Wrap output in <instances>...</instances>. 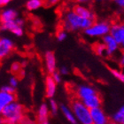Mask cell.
Returning <instances> with one entry per match:
<instances>
[{
    "instance_id": "obj_20",
    "label": "cell",
    "mask_w": 124,
    "mask_h": 124,
    "mask_svg": "<svg viewBox=\"0 0 124 124\" xmlns=\"http://www.w3.org/2000/svg\"><path fill=\"white\" fill-rule=\"evenodd\" d=\"M44 5L43 0H28L26 3V9L29 12H34L40 9Z\"/></svg>"
},
{
    "instance_id": "obj_25",
    "label": "cell",
    "mask_w": 124,
    "mask_h": 124,
    "mask_svg": "<svg viewBox=\"0 0 124 124\" xmlns=\"http://www.w3.org/2000/svg\"><path fill=\"white\" fill-rule=\"evenodd\" d=\"M0 91H5V92H7V93H13V94H14V92H15V89L13 88V87H12V86H10L9 84H6V85L2 86Z\"/></svg>"
},
{
    "instance_id": "obj_2",
    "label": "cell",
    "mask_w": 124,
    "mask_h": 124,
    "mask_svg": "<svg viewBox=\"0 0 124 124\" xmlns=\"http://www.w3.org/2000/svg\"><path fill=\"white\" fill-rule=\"evenodd\" d=\"M63 22L66 29L69 31H79L85 30L88 29L94 21L84 19L79 16L74 11H69L67 13H65L63 17Z\"/></svg>"
},
{
    "instance_id": "obj_21",
    "label": "cell",
    "mask_w": 124,
    "mask_h": 124,
    "mask_svg": "<svg viewBox=\"0 0 124 124\" xmlns=\"http://www.w3.org/2000/svg\"><path fill=\"white\" fill-rule=\"evenodd\" d=\"M47 105H48V107H49L50 114H52V115H56V114L59 113L60 106H59L57 101L55 100V99H53V98H50L49 103L47 104Z\"/></svg>"
},
{
    "instance_id": "obj_33",
    "label": "cell",
    "mask_w": 124,
    "mask_h": 124,
    "mask_svg": "<svg viewBox=\"0 0 124 124\" xmlns=\"http://www.w3.org/2000/svg\"><path fill=\"white\" fill-rule=\"evenodd\" d=\"M119 64H120V66H121V67H123V66H124V56H123V55L120 57Z\"/></svg>"
},
{
    "instance_id": "obj_14",
    "label": "cell",
    "mask_w": 124,
    "mask_h": 124,
    "mask_svg": "<svg viewBox=\"0 0 124 124\" xmlns=\"http://www.w3.org/2000/svg\"><path fill=\"white\" fill-rule=\"evenodd\" d=\"M82 102L90 110L93 108H97V107H100L101 105H102V99H101L100 96L98 95V93L85 98V99H83Z\"/></svg>"
},
{
    "instance_id": "obj_9",
    "label": "cell",
    "mask_w": 124,
    "mask_h": 124,
    "mask_svg": "<svg viewBox=\"0 0 124 124\" xmlns=\"http://www.w3.org/2000/svg\"><path fill=\"white\" fill-rule=\"evenodd\" d=\"M75 93H76V96L79 98V100L83 101V99L92 95H95L98 92L95 90V88H93L92 86L89 85V84H80L77 86Z\"/></svg>"
},
{
    "instance_id": "obj_15",
    "label": "cell",
    "mask_w": 124,
    "mask_h": 124,
    "mask_svg": "<svg viewBox=\"0 0 124 124\" xmlns=\"http://www.w3.org/2000/svg\"><path fill=\"white\" fill-rule=\"evenodd\" d=\"M18 17V13L13 8H6L0 13V23L14 21Z\"/></svg>"
},
{
    "instance_id": "obj_3",
    "label": "cell",
    "mask_w": 124,
    "mask_h": 124,
    "mask_svg": "<svg viewBox=\"0 0 124 124\" xmlns=\"http://www.w3.org/2000/svg\"><path fill=\"white\" fill-rule=\"evenodd\" d=\"M70 108L75 115L77 123L92 124L91 118V110L87 108L81 100L77 99L73 101Z\"/></svg>"
},
{
    "instance_id": "obj_24",
    "label": "cell",
    "mask_w": 124,
    "mask_h": 124,
    "mask_svg": "<svg viewBox=\"0 0 124 124\" xmlns=\"http://www.w3.org/2000/svg\"><path fill=\"white\" fill-rule=\"evenodd\" d=\"M67 33L66 30H63V29H61V30H59L57 33V36H56V38H57V40L59 42H63L65 41L66 39H67Z\"/></svg>"
},
{
    "instance_id": "obj_1",
    "label": "cell",
    "mask_w": 124,
    "mask_h": 124,
    "mask_svg": "<svg viewBox=\"0 0 124 124\" xmlns=\"http://www.w3.org/2000/svg\"><path fill=\"white\" fill-rule=\"evenodd\" d=\"M0 114L5 124H20L24 118V107L15 100L5 106Z\"/></svg>"
},
{
    "instance_id": "obj_23",
    "label": "cell",
    "mask_w": 124,
    "mask_h": 124,
    "mask_svg": "<svg viewBox=\"0 0 124 124\" xmlns=\"http://www.w3.org/2000/svg\"><path fill=\"white\" fill-rule=\"evenodd\" d=\"M111 74L113 75L114 77H115L118 81L123 83L124 82V74L123 72H122L121 70L116 69V68H111Z\"/></svg>"
},
{
    "instance_id": "obj_26",
    "label": "cell",
    "mask_w": 124,
    "mask_h": 124,
    "mask_svg": "<svg viewBox=\"0 0 124 124\" xmlns=\"http://www.w3.org/2000/svg\"><path fill=\"white\" fill-rule=\"evenodd\" d=\"M51 76H52V78L53 79V80H54V82L57 83V84H58V83H60V82H61V75H60V74L58 72V71H55V72L52 73Z\"/></svg>"
},
{
    "instance_id": "obj_35",
    "label": "cell",
    "mask_w": 124,
    "mask_h": 124,
    "mask_svg": "<svg viewBox=\"0 0 124 124\" xmlns=\"http://www.w3.org/2000/svg\"><path fill=\"white\" fill-rule=\"evenodd\" d=\"M38 124H52V123L50 122L49 120H46V121H43L41 122H38Z\"/></svg>"
},
{
    "instance_id": "obj_22",
    "label": "cell",
    "mask_w": 124,
    "mask_h": 124,
    "mask_svg": "<svg viewBox=\"0 0 124 124\" xmlns=\"http://www.w3.org/2000/svg\"><path fill=\"white\" fill-rule=\"evenodd\" d=\"M94 51L100 57H103V56L106 55V48H105V46H104V44L102 43L96 44L95 46H94Z\"/></svg>"
},
{
    "instance_id": "obj_13",
    "label": "cell",
    "mask_w": 124,
    "mask_h": 124,
    "mask_svg": "<svg viewBox=\"0 0 124 124\" xmlns=\"http://www.w3.org/2000/svg\"><path fill=\"white\" fill-rule=\"evenodd\" d=\"M44 87H45V96L48 98H53L57 92V83H55L51 75H48L45 78Z\"/></svg>"
},
{
    "instance_id": "obj_18",
    "label": "cell",
    "mask_w": 124,
    "mask_h": 124,
    "mask_svg": "<svg viewBox=\"0 0 124 124\" xmlns=\"http://www.w3.org/2000/svg\"><path fill=\"white\" fill-rule=\"evenodd\" d=\"M60 110L63 114V116L65 117V119L67 120L70 124H78L76 120H75V115H74L72 110L69 106H66V105H61L60 106Z\"/></svg>"
},
{
    "instance_id": "obj_8",
    "label": "cell",
    "mask_w": 124,
    "mask_h": 124,
    "mask_svg": "<svg viewBox=\"0 0 124 124\" xmlns=\"http://www.w3.org/2000/svg\"><path fill=\"white\" fill-rule=\"evenodd\" d=\"M103 38V43L104 46L106 48V56H112L114 55L115 52L119 50L120 45L117 44V42L110 35H106Z\"/></svg>"
},
{
    "instance_id": "obj_29",
    "label": "cell",
    "mask_w": 124,
    "mask_h": 124,
    "mask_svg": "<svg viewBox=\"0 0 124 124\" xmlns=\"http://www.w3.org/2000/svg\"><path fill=\"white\" fill-rule=\"evenodd\" d=\"M58 72L60 73V75H68V73H69V70H68V67H66V66H62V67H60V69H59V71Z\"/></svg>"
},
{
    "instance_id": "obj_5",
    "label": "cell",
    "mask_w": 124,
    "mask_h": 124,
    "mask_svg": "<svg viewBox=\"0 0 124 124\" xmlns=\"http://www.w3.org/2000/svg\"><path fill=\"white\" fill-rule=\"evenodd\" d=\"M14 49V42L10 37L0 38V60L7 58Z\"/></svg>"
},
{
    "instance_id": "obj_38",
    "label": "cell",
    "mask_w": 124,
    "mask_h": 124,
    "mask_svg": "<svg viewBox=\"0 0 124 124\" xmlns=\"http://www.w3.org/2000/svg\"><path fill=\"white\" fill-rule=\"evenodd\" d=\"M108 124H116V123H114V122H109Z\"/></svg>"
},
{
    "instance_id": "obj_19",
    "label": "cell",
    "mask_w": 124,
    "mask_h": 124,
    "mask_svg": "<svg viewBox=\"0 0 124 124\" xmlns=\"http://www.w3.org/2000/svg\"><path fill=\"white\" fill-rule=\"evenodd\" d=\"M112 122L116 124H124V106H121L112 115Z\"/></svg>"
},
{
    "instance_id": "obj_27",
    "label": "cell",
    "mask_w": 124,
    "mask_h": 124,
    "mask_svg": "<svg viewBox=\"0 0 124 124\" xmlns=\"http://www.w3.org/2000/svg\"><path fill=\"white\" fill-rule=\"evenodd\" d=\"M18 84H19V80L16 76H12V77L9 79V85L13 87L14 89L17 88Z\"/></svg>"
},
{
    "instance_id": "obj_30",
    "label": "cell",
    "mask_w": 124,
    "mask_h": 124,
    "mask_svg": "<svg viewBox=\"0 0 124 124\" xmlns=\"http://www.w3.org/2000/svg\"><path fill=\"white\" fill-rule=\"evenodd\" d=\"M13 0H0V7H5L7 6Z\"/></svg>"
},
{
    "instance_id": "obj_11",
    "label": "cell",
    "mask_w": 124,
    "mask_h": 124,
    "mask_svg": "<svg viewBox=\"0 0 124 124\" xmlns=\"http://www.w3.org/2000/svg\"><path fill=\"white\" fill-rule=\"evenodd\" d=\"M44 65H45V68L46 71L50 74H52L53 72L56 71L57 69V60L55 57L54 52H46L44 54Z\"/></svg>"
},
{
    "instance_id": "obj_36",
    "label": "cell",
    "mask_w": 124,
    "mask_h": 124,
    "mask_svg": "<svg viewBox=\"0 0 124 124\" xmlns=\"http://www.w3.org/2000/svg\"><path fill=\"white\" fill-rule=\"evenodd\" d=\"M0 124H5V122H4V119H3V117L1 116V114H0Z\"/></svg>"
},
{
    "instance_id": "obj_12",
    "label": "cell",
    "mask_w": 124,
    "mask_h": 124,
    "mask_svg": "<svg viewBox=\"0 0 124 124\" xmlns=\"http://www.w3.org/2000/svg\"><path fill=\"white\" fill-rule=\"evenodd\" d=\"M73 11L76 14H78V15L83 17V18L88 19V20H91L92 21H95V14L93 13V12L90 8L85 6L84 5H80L79 4V5H75Z\"/></svg>"
},
{
    "instance_id": "obj_16",
    "label": "cell",
    "mask_w": 124,
    "mask_h": 124,
    "mask_svg": "<svg viewBox=\"0 0 124 124\" xmlns=\"http://www.w3.org/2000/svg\"><path fill=\"white\" fill-rule=\"evenodd\" d=\"M15 94L0 91V114L5 106H8L9 104L13 102V101H15Z\"/></svg>"
},
{
    "instance_id": "obj_7",
    "label": "cell",
    "mask_w": 124,
    "mask_h": 124,
    "mask_svg": "<svg viewBox=\"0 0 124 124\" xmlns=\"http://www.w3.org/2000/svg\"><path fill=\"white\" fill-rule=\"evenodd\" d=\"M91 118L92 124H108L110 122L106 112L101 106L91 109Z\"/></svg>"
},
{
    "instance_id": "obj_6",
    "label": "cell",
    "mask_w": 124,
    "mask_h": 124,
    "mask_svg": "<svg viewBox=\"0 0 124 124\" xmlns=\"http://www.w3.org/2000/svg\"><path fill=\"white\" fill-rule=\"evenodd\" d=\"M109 35L117 42L120 46L124 44V25L122 23H114L111 25Z\"/></svg>"
},
{
    "instance_id": "obj_37",
    "label": "cell",
    "mask_w": 124,
    "mask_h": 124,
    "mask_svg": "<svg viewBox=\"0 0 124 124\" xmlns=\"http://www.w3.org/2000/svg\"><path fill=\"white\" fill-rule=\"evenodd\" d=\"M98 2H106V1H110V0H96Z\"/></svg>"
},
{
    "instance_id": "obj_32",
    "label": "cell",
    "mask_w": 124,
    "mask_h": 124,
    "mask_svg": "<svg viewBox=\"0 0 124 124\" xmlns=\"http://www.w3.org/2000/svg\"><path fill=\"white\" fill-rule=\"evenodd\" d=\"M60 0H47V4L49 5H55L60 2Z\"/></svg>"
},
{
    "instance_id": "obj_17",
    "label": "cell",
    "mask_w": 124,
    "mask_h": 124,
    "mask_svg": "<svg viewBox=\"0 0 124 124\" xmlns=\"http://www.w3.org/2000/svg\"><path fill=\"white\" fill-rule=\"evenodd\" d=\"M50 111L46 103H42L37 109V122L49 120Z\"/></svg>"
},
{
    "instance_id": "obj_10",
    "label": "cell",
    "mask_w": 124,
    "mask_h": 124,
    "mask_svg": "<svg viewBox=\"0 0 124 124\" xmlns=\"http://www.w3.org/2000/svg\"><path fill=\"white\" fill-rule=\"evenodd\" d=\"M0 29L3 31H10L18 37L22 36L24 34L23 28L19 26L18 24L16 23L15 20L5 22V23H0Z\"/></svg>"
},
{
    "instance_id": "obj_4",
    "label": "cell",
    "mask_w": 124,
    "mask_h": 124,
    "mask_svg": "<svg viewBox=\"0 0 124 124\" xmlns=\"http://www.w3.org/2000/svg\"><path fill=\"white\" fill-rule=\"evenodd\" d=\"M110 27L111 25L109 24V22L105 21L93 22L88 29L84 30V34L85 36L91 38H100L108 35Z\"/></svg>"
},
{
    "instance_id": "obj_31",
    "label": "cell",
    "mask_w": 124,
    "mask_h": 124,
    "mask_svg": "<svg viewBox=\"0 0 124 124\" xmlns=\"http://www.w3.org/2000/svg\"><path fill=\"white\" fill-rule=\"evenodd\" d=\"M114 1L120 8L124 7V0H114Z\"/></svg>"
},
{
    "instance_id": "obj_28",
    "label": "cell",
    "mask_w": 124,
    "mask_h": 124,
    "mask_svg": "<svg viewBox=\"0 0 124 124\" xmlns=\"http://www.w3.org/2000/svg\"><path fill=\"white\" fill-rule=\"evenodd\" d=\"M11 69L13 73H18L20 70L21 69V65L19 63V62H14L12 67H11Z\"/></svg>"
},
{
    "instance_id": "obj_34",
    "label": "cell",
    "mask_w": 124,
    "mask_h": 124,
    "mask_svg": "<svg viewBox=\"0 0 124 124\" xmlns=\"http://www.w3.org/2000/svg\"><path fill=\"white\" fill-rule=\"evenodd\" d=\"M77 3H79L80 5H83V4H87V3H89L91 0H75Z\"/></svg>"
}]
</instances>
